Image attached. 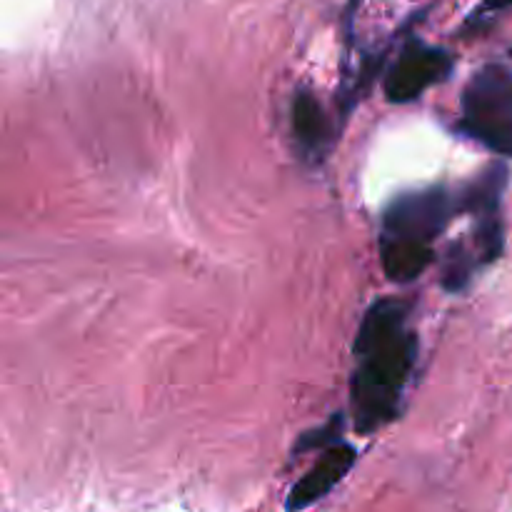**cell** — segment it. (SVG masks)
<instances>
[{"label": "cell", "instance_id": "4", "mask_svg": "<svg viewBox=\"0 0 512 512\" xmlns=\"http://www.w3.org/2000/svg\"><path fill=\"white\" fill-rule=\"evenodd\" d=\"M453 65V55L448 50L410 38L385 73V98L400 105L413 103L425 90L448 80Z\"/></svg>", "mask_w": 512, "mask_h": 512}, {"label": "cell", "instance_id": "1", "mask_svg": "<svg viewBox=\"0 0 512 512\" xmlns=\"http://www.w3.org/2000/svg\"><path fill=\"white\" fill-rule=\"evenodd\" d=\"M418 348L405 300L380 298L365 310L355 335V370L350 378V410L360 435L378 433L400 418Z\"/></svg>", "mask_w": 512, "mask_h": 512}, {"label": "cell", "instance_id": "8", "mask_svg": "<svg viewBox=\"0 0 512 512\" xmlns=\"http://www.w3.org/2000/svg\"><path fill=\"white\" fill-rule=\"evenodd\" d=\"M480 265L478 255L470 253L463 243H453L443 255V275L440 283L448 293H463L473 280L475 268Z\"/></svg>", "mask_w": 512, "mask_h": 512}, {"label": "cell", "instance_id": "9", "mask_svg": "<svg viewBox=\"0 0 512 512\" xmlns=\"http://www.w3.org/2000/svg\"><path fill=\"white\" fill-rule=\"evenodd\" d=\"M343 430H345V415L335 413L325 425H320V428H313V430H308V433L300 435L298 443H295V448H293V453H310V450L330 448V445H335L343 440Z\"/></svg>", "mask_w": 512, "mask_h": 512}, {"label": "cell", "instance_id": "5", "mask_svg": "<svg viewBox=\"0 0 512 512\" xmlns=\"http://www.w3.org/2000/svg\"><path fill=\"white\" fill-rule=\"evenodd\" d=\"M355 460H358V450L343 440L325 448L318 463L293 485L285 500V510L300 512L333 493L335 485H340V480L353 470Z\"/></svg>", "mask_w": 512, "mask_h": 512}, {"label": "cell", "instance_id": "2", "mask_svg": "<svg viewBox=\"0 0 512 512\" xmlns=\"http://www.w3.org/2000/svg\"><path fill=\"white\" fill-rule=\"evenodd\" d=\"M458 130L490 153L512 160V70L483 65L468 80L460 98Z\"/></svg>", "mask_w": 512, "mask_h": 512}, {"label": "cell", "instance_id": "3", "mask_svg": "<svg viewBox=\"0 0 512 512\" xmlns=\"http://www.w3.org/2000/svg\"><path fill=\"white\" fill-rule=\"evenodd\" d=\"M455 213H460L458 195H453L443 185L398 195L383 210L380 243L433 248V240L445 233Z\"/></svg>", "mask_w": 512, "mask_h": 512}, {"label": "cell", "instance_id": "6", "mask_svg": "<svg viewBox=\"0 0 512 512\" xmlns=\"http://www.w3.org/2000/svg\"><path fill=\"white\" fill-rule=\"evenodd\" d=\"M290 123H293V135L298 140V148L303 153V158L320 163L328 155L330 145H333L335 130L330 125V118L325 115L320 100L310 90L303 88L295 93Z\"/></svg>", "mask_w": 512, "mask_h": 512}, {"label": "cell", "instance_id": "7", "mask_svg": "<svg viewBox=\"0 0 512 512\" xmlns=\"http://www.w3.org/2000/svg\"><path fill=\"white\" fill-rule=\"evenodd\" d=\"M508 180V165L500 163V160L498 163H490L473 180H468L458 193L460 213L473 215L475 220L503 215V195L505 188H508Z\"/></svg>", "mask_w": 512, "mask_h": 512}, {"label": "cell", "instance_id": "10", "mask_svg": "<svg viewBox=\"0 0 512 512\" xmlns=\"http://www.w3.org/2000/svg\"><path fill=\"white\" fill-rule=\"evenodd\" d=\"M512 8V0H485L478 10H475L473 18H480V15H488V13H498V10Z\"/></svg>", "mask_w": 512, "mask_h": 512}]
</instances>
